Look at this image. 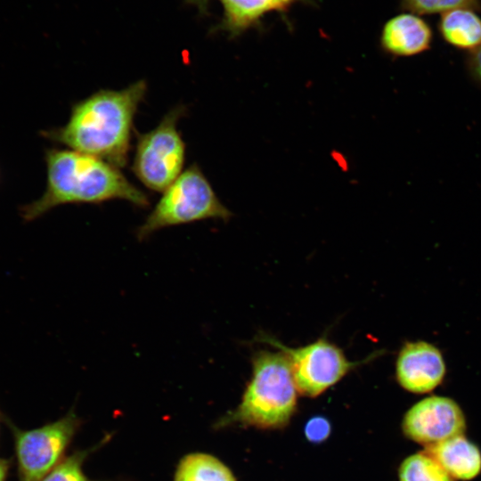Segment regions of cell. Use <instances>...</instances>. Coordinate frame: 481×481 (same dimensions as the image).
I'll list each match as a JSON object with an SVG mask.
<instances>
[{"label":"cell","mask_w":481,"mask_h":481,"mask_svg":"<svg viewBox=\"0 0 481 481\" xmlns=\"http://www.w3.org/2000/svg\"><path fill=\"white\" fill-rule=\"evenodd\" d=\"M95 448L76 451L65 457L40 481H93L83 470V464Z\"/></svg>","instance_id":"e0dca14e"},{"label":"cell","mask_w":481,"mask_h":481,"mask_svg":"<svg viewBox=\"0 0 481 481\" xmlns=\"http://www.w3.org/2000/svg\"><path fill=\"white\" fill-rule=\"evenodd\" d=\"M399 481H452V477L428 452L407 457L399 468Z\"/></svg>","instance_id":"9a60e30c"},{"label":"cell","mask_w":481,"mask_h":481,"mask_svg":"<svg viewBox=\"0 0 481 481\" xmlns=\"http://www.w3.org/2000/svg\"><path fill=\"white\" fill-rule=\"evenodd\" d=\"M13 460L0 457V481H8Z\"/></svg>","instance_id":"ffe728a7"},{"label":"cell","mask_w":481,"mask_h":481,"mask_svg":"<svg viewBox=\"0 0 481 481\" xmlns=\"http://www.w3.org/2000/svg\"><path fill=\"white\" fill-rule=\"evenodd\" d=\"M162 192L136 231L139 240L165 227L210 218L227 221L232 216L196 163L182 172Z\"/></svg>","instance_id":"277c9868"},{"label":"cell","mask_w":481,"mask_h":481,"mask_svg":"<svg viewBox=\"0 0 481 481\" xmlns=\"http://www.w3.org/2000/svg\"><path fill=\"white\" fill-rule=\"evenodd\" d=\"M45 189L40 198L20 208L25 222L34 221L66 204L122 200L138 208L150 205L148 196L120 168L102 159L68 148H49L45 150Z\"/></svg>","instance_id":"7a4b0ae2"},{"label":"cell","mask_w":481,"mask_h":481,"mask_svg":"<svg viewBox=\"0 0 481 481\" xmlns=\"http://www.w3.org/2000/svg\"><path fill=\"white\" fill-rule=\"evenodd\" d=\"M13 441L18 481H40L64 458L81 420L70 410L57 420L31 429L17 427L3 415Z\"/></svg>","instance_id":"8992f818"},{"label":"cell","mask_w":481,"mask_h":481,"mask_svg":"<svg viewBox=\"0 0 481 481\" xmlns=\"http://www.w3.org/2000/svg\"><path fill=\"white\" fill-rule=\"evenodd\" d=\"M2 417H3V415H2L1 412H0V423H1V418H2Z\"/></svg>","instance_id":"44dd1931"},{"label":"cell","mask_w":481,"mask_h":481,"mask_svg":"<svg viewBox=\"0 0 481 481\" xmlns=\"http://www.w3.org/2000/svg\"><path fill=\"white\" fill-rule=\"evenodd\" d=\"M174 481H236L232 471L217 458L203 452L183 456Z\"/></svg>","instance_id":"5bb4252c"},{"label":"cell","mask_w":481,"mask_h":481,"mask_svg":"<svg viewBox=\"0 0 481 481\" xmlns=\"http://www.w3.org/2000/svg\"><path fill=\"white\" fill-rule=\"evenodd\" d=\"M438 30L445 42L469 53L481 45V17L469 8H459L441 14Z\"/></svg>","instance_id":"4fadbf2b"},{"label":"cell","mask_w":481,"mask_h":481,"mask_svg":"<svg viewBox=\"0 0 481 481\" xmlns=\"http://www.w3.org/2000/svg\"><path fill=\"white\" fill-rule=\"evenodd\" d=\"M256 339L286 355L298 393L309 397L320 395L350 371L375 356L372 355L369 359L351 362L339 346L325 338L296 348L289 347L265 333H259Z\"/></svg>","instance_id":"52a82bcc"},{"label":"cell","mask_w":481,"mask_h":481,"mask_svg":"<svg viewBox=\"0 0 481 481\" xmlns=\"http://www.w3.org/2000/svg\"><path fill=\"white\" fill-rule=\"evenodd\" d=\"M298 389L286 355L258 350L252 357V376L233 419L259 428H279L297 407Z\"/></svg>","instance_id":"3957f363"},{"label":"cell","mask_w":481,"mask_h":481,"mask_svg":"<svg viewBox=\"0 0 481 481\" xmlns=\"http://www.w3.org/2000/svg\"><path fill=\"white\" fill-rule=\"evenodd\" d=\"M467 64L470 75L481 83V45L469 52Z\"/></svg>","instance_id":"d6986e66"},{"label":"cell","mask_w":481,"mask_h":481,"mask_svg":"<svg viewBox=\"0 0 481 481\" xmlns=\"http://www.w3.org/2000/svg\"><path fill=\"white\" fill-rule=\"evenodd\" d=\"M433 32L419 15L404 12L389 19L380 35L382 49L394 56L409 57L429 49Z\"/></svg>","instance_id":"30bf717a"},{"label":"cell","mask_w":481,"mask_h":481,"mask_svg":"<svg viewBox=\"0 0 481 481\" xmlns=\"http://www.w3.org/2000/svg\"><path fill=\"white\" fill-rule=\"evenodd\" d=\"M401 8L417 15L444 13L459 8L481 11V0H400Z\"/></svg>","instance_id":"2e32d148"},{"label":"cell","mask_w":481,"mask_h":481,"mask_svg":"<svg viewBox=\"0 0 481 481\" xmlns=\"http://www.w3.org/2000/svg\"><path fill=\"white\" fill-rule=\"evenodd\" d=\"M186 110L183 105L175 106L152 130L136 134L132 171L151 191L164 192L182 173L185 143L177 124Z\"/></svg>","instance_id":"5b68a950"},{"label":"cell","mask_w":481,"mask_h":481,"mask_svg":"<svg viewBox=\"0 0 481 481\" xmlns=\"http://www.w3.org/2000/svg\"><path fill=\"white\" fill-rule=\"evenodd\" d=\"M452 477L468 481L481 472V452L463 435L426 447L425 450Z\"/></svg>","instance_id":"8fae6325"},{"label":"cell","mask_w":481,"mask_h":481,"mask_svg":"<svg viewBox=\"0 0 481 481\" xmlns=\"http://www.w3.org/2000/svg\"><path fill=\"white\" fill-rule=\"evenodd\" d=\"M445 374L441 352L425 341L407 342L399 351L395 376L407 391L423 394L436 387Z\"/></svg>","instance_id":"9c48e42d"},{"label":"cell","mask_w":481,"mask_h":481,"mask_svg":"<svg viewBox=\"0 0 481 481\" xmlns=\"http://www.w3.org/2000/svg\"><path fill=\"white\" fill-rule=\"evenodd\" d=\"M465 416L452 399L445 396H428L405 413L403 431L411 440L426 447L463 435Z\"/></svg>","instance_id":"ba28073f"},{"label":"cell","mask_w":481,"mask_h":481,"mask_svg":"<svg viewBox=\"0 0 481 481\" xmlns=\"http://www.w3.org/2000/svg\"><path fill=\"white\" fill-rule=\"evenodd\" d=\"M305 433L311 442H322L330 433V422L323 417H314L306 423Z\"/></svg>","instance_id":"ac0fdd59"},{"label":"cell","mask_w":481,"mask_h":481,"mask_svg":"<svg viewBox=\"0 0 481 481\" xmlns=\"http://www.w3.org/2000/svg\"><path fill=\"white\" fill-rule=\"evenodd\" d=\"M146 92L144 80L120 90L101 89L74 103L64 126L41 135L122 168L128 161L134 119Z\"/></svg>","instance_id":"6da1fadb"},{"label":"cell","mask_w":481,"mask_h":481,"mask_svg":"<svg viewBox=\"0 0 481 481\" xmlns=\"http://www.w3.org/2000/svg\"><path fill=\"white\" fill-rule=\"evenodd\" d=\"M224 8L223 28L232 36L259 23L270 12H285L298 0H218Z\"/></svg>","instance_id":"7c38bea8"}]
</instances>
